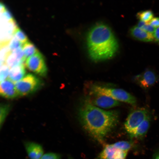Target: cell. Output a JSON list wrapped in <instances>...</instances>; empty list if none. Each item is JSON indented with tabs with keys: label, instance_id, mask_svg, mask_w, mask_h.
Wrapping results in <instances>:
<instances>
[{
	"label": "cell",
	"instance_id": "cb8c5ba5",
	"mask_svg": "<svg viewBox=\"0 0 159 159\" xmlns=\"http://www.w3.org/2000/svg\"><path fill=\"white\" fill-rule=\"evenodd\" d=\"M61 155L56 153H47L42 156L40 159H61Z\"/></svg>",
	"mask_w": 159,
	"mask_h": 159
},
{
	"label": "cell",
	"instance_id": "9a60e30c",
	"mask_svg": "<svg viewBox=\"0 0 159 159\" xmlns=\"http://www.w3.org/2000/svg\"><path fill=\"white\" fill-rule=\"evenodd\" d=\"M150 117L149 115L145 120L130 134L131 138H140L143 137L147 132L150 123Z\"/></svg>",
	"mask_w": 159,
	"mask_h": 159
},
{
	"label": "cell",
	"instance_id": "8992f818",
	"mask_svg": "<svg viewBox=\"0 0 159 159\" xmlns=\"http://www.w3.org/2000/svg\"><path fill=\"white\" fill-rule=\"evenodd\" d=\"M25 65L30 71L42 77L46 75L47 69L43 55L39 51L26 60Z\"/></svg>",
	"mask_w": 159,
	"mask_h": 159
},
{
	"label": "cell",
	"instance_id": "44dd1931",
	"mask_svg": "<svg viewBox=\"0 0 159 159\" xmlns=\"http://www.w3.org/2000/svg\"><path fill=\"white\" fill-rule=\"evenodd\" d=\"M14 35L22 44L29 41L27 36L18 27L15 31Z\"/></svg>",
	"mask_w": 159,
	"mask_h": 159
},
{
	"label": "cell",
	"instance_id": "30bf717a",
	"mask_svg": "<svg viewBox=\"0 0 159 159\" xmlns=\"http://www.w3.org/2000/svg\"><path fill=\"white\" fill-rule=\"evenodd\" d=\"M0 94L2 97L8 99H13L19 96L15 84L9 79L1 82Z\"/></svg>",
	"mask_w": 159,
	"mask_h": 159
},
{
	"label": "cell",
	"instance_id": "8fae6325",
	"mask_svg": "<svg viewBox=\"0 0 159 159\" xmlns=\"http://www.w3.org/2000/svg\"><path fill=\"white\" fill-rule=\"evenodd\" d=\"M24 146L30 159H40L44 155V151L40 144L32 141H25Z\"/></svg>",
	"mask_w": 159,
	"mask_h": 159
},
{
	"label": "cell",
	"instance_id": "ac0fdd59",
	"mask_svg": "<svg viewBox=\"0 0 159 159\" xmlns=\"http://www.w3.org/2000/svg\"><path fill=\"white\" fill-rule=\"evenodd\" d=\"M140 20L148 23L153 18V14L150 10H147L138 12L137 15Z\"/></svg>",
	"mask_w": 159,
	"mask_h": 159
},
{
	"label": "cell",
	"instance_id": "7a4b0ae2",
	"mask_svg": "<svg viewBox=\"0 0 159 159\" xmlns=\"http://www.w3.org/2000/svg\"><path fill=\"white\" fill-rule=\"evenodd\" d=\"M87 43L90 57L95 62L112 58L118 48L112 31L103 23L97 24L90 30L87 35Z\"/></svg>",
	"mask_w": 159,
	"mask_h": 159
},
{
	"label": "cell",
	"instance_id": "484cf974",
	"mask_svg": "<svg viewBox=\"0 0 159 159\" xmlns=\"http://www.w3.org/2000/svg\"><path fill=\"white\" fill-rule=\"evenodd\" d=\"M148 23L155 28L159 27V17L153 18Z\"/></svg>",
	"mask_w": 159,
	"mask_h": 159
},
{
	"label": "cell",
	"instance_id": "4316f807",
	"mask_svg": "<svg viewBox=\"0 0 159 159\" xmlns=\"http://www.w3.org/2000/svg\"><path fill=\"white\" fill-rule=\"evenodd\" d=\"M153 36L154 40L159 43V27L155 29Z\"/></svg>",
	"mask_w": 159,
	"mask_h": 159
},
{
	"label": "cell",
	"instance_id": "603a6c76",
	"mask_svg": "<svg viewBox=\"0 0 159 159\" xmlns=\"http://www.w3.org/2000/svg\"><path fill=\"white\" fill-rule=\"evenodd\" d=\"M0 66V80L1 82L7 79L9 76L10 68L5 63Z\"/></svg>",
	"mask_w": 159,
	"mask_h": 159
},
{
	"label": "cell",
	"instance_id": "4fadbf2b",
	"mask_svg": "<svg viewBox=\"0 0 159 159\" xmlns=\"http://www.w3.org/2000/svg\"><path fill=\"white\" fill-rule=\"evenodd\" d=\"M131 36L135 39L144 42L154 40L153 35L148 33L137 26L132 27L130 30Z\"/></svg>",
	"mask_w": 159,
	"mask_h": 159
},
{
	"label": "cell",
	"instance_id": "ba28073f",
	"mask_svg": "<svg viewBox=\"0 0 159 159\" xmlns=\"http://www.w3.org/2000/svg\"><path fill=\"white\" fill-rule=\"evenodd\" d=\"M158 77L153 71L148 70L135 76L133 80L142 88L146 90L155 84Z\"/></svg>",
	"mask_w": 159,
	"mask_h": 159
},
{
	"label": "cell",
	"instance_id": "9c48e42d",
	"mask_svg": "<svg viewBox=\"0 0 159 159\" xmlns=\"http://www.w3.org/2000/svg\"><path fill=\"white\" fill-rule=\"evenodd\" d=\"M127 152L115 148L112 144L107 145L99 153L97 159H125Z\"/></svg>",
	"mask_w": 159,
	"mask_h": 159
},
{
	"label": "cell",
	"instance_id": "7c38bea8",
	"mask_svg": "<svg viewBox=\"0 0 159 159\" xmlns=\"http://www.w3.org/2000/svg\"><path fill=\"white\" fill-rule=\"evenodd\" d=\"M2 41L4 44H7V42L11 39L15 31L18 27L14 19L8 21H2Z\"/></svg>",
	"mask_w": 159,
	"mask_h": 159
},
{
	"label": "cell",
	"instance_id": "d6986e66",
	"mask_svg": "<svg viewBox=\"0 0 159 159\" xmlns=\"http://www.w3.org/2000/svg\"><path fill=\"white\" fill-rule=\"evenodd\" d=\"M10 106L6 104H2L0 106V128L3 126L6 118L9 112Z\"/></svg>",
	"mask_w": 159,
	"mask_h": 159
},
{
	"label": "cell",
	"instance_id": "3957f363",
	"mask_svg": "<svg viewBox=\"0 0 159 159\" xmlns=\"http://www.w3.org/2000/svg\"><path fill=\"white\" fill-rule=\"evenodd\" d=\"M88 95H100L107 96L118 101L135 105L136 100L133 95L123 90L112 88L95 84H90L88 88Z\"/></svg>",
	"mask_w": 159,
	"mask_h": 159
},
{
	"label": "cell",
	"instance_id": "7402d4cb",
	"mask_svg": "<svg viewBox=\"0 0 159 159\" xmlns=\"http://www.w3.org/2000/svg\"><path fill=\"white\" fill-rule=\"evenodd\" d=\"M8 47L10 52H12L22 47V44L14 35L8 43Z\"/></svg>",
	"mask_w": 159,
	"mask_h": 159
},
{
	"label": "cell",
	"instance_id": "d4e9b609",
	"mask_svg": "<svg viewBox=\"0 0 159 159\" xmlns=\"http://www.w3.org/2000/svg\"><path fill=\"white\" fill-rule=\"evenodd\" d=\"M141 29L153 35L156 29L155 28L148 23H146Z\"/></svg>",
	"mask_w": 159,
	"mask_h": 159
},
{
	"label": "cell",
	"instance_id": "5b68a950",
	"mask_svg": "<svg viewBox=\"0 0 159 159\" xmlns=\"http://www.w3.org/2000/svg\"><path fill=\"white\" fill-rule=\"evenodd\" d=\"M149 115L145 108H139L132 110L124 123L125 130L130 135L145 120Z\"/></svg>",
	"mask_w": 159,
	"mask_h": 159
},
{
	"label": "cell",
	"instance_id": "ffe728a7",
	"mask_svg": "<svg viewBox=\"0 0 159 159\" xmlns=\"http://www.w3.org/2000/svg\"><path fill=\"white\" fill-rule=\"evenodd\" d=\"M112 145L117 149L127 152H128L132 147L131 143L127 141H118Z\"/></svg>",
	"mask_w": 159,
	"mask_h": 159
},
{
	"label": "cell",
	"instance_id": "e0dca14e",
	"mask_svg": "<svg viewBox=\"0 0 159 159\" xmlns=\"http://www.w3.org/2000/svg\"><path fill=\"white\" fill-rule=\"evenodd\" d=\"M24 62L19 59L12 52H9L6 57L5 63L10 68L21 63Z\"/></svg>",
	"mask_w": 159,
	"mask_h": 159
},
{
	"label": "cell",
	"instance_id": "52a82bcc",
	"mask_svg": "<svg viewBox=\"0 0 159 159\" xmlns=\"http://www.w3.org/2000/svg\"><path fill=\"white\" fill-rule=\"evenodd\" d=\"M86 100L95 106L104 108H109L120 105L118 101L103 95H88Z\"/></svg>",
	"mask_w": 159,
	"mask_h": 159
},
{
	"label": "cell",
	"instance_id": "2e32d148",
	"mask_svg": "<svg viewBox=\"0 0 159 159\" xmlns=\"http://www.w3.org/2000/svg\"><path fill=\"white\" fill-rule=\"evenodd\" d=\"M22 49L26 59L39 52L35 45L29 41L23 44Z\"/></svg>",
	"mask_w": 159,
	"mask_h": 159
},
{
	"label": "cell",
	"instance_id": "5bb4252c",
	"mask_svg": "<svg viewBox=\"0 0 159 159\" xmlns=\"http://www.w3.org/2000/svg\"><path fill=\"white\" fill-rule=\"evenodd\" d=\"M25 64L22 63L11 68L10 70L9 79L14 82H18L25 76Z\"/></svg>",
	"mask_w": 159,
	"mask_h": 159
},
{
	"label": "cell",
	"instance_id": "83f0119b",
	"mask_svg": "<svg viewBox=\"0 0 159 159\" xmlns=\"http://www.w3.org/2000/svg\"><path fill=\"white\" fill-rule=\"evenodd\" d=\"M152 159H159V152L155 154Z\"/></svg>",
	"mask_w": 159,
	"mask_h": 159
},
{
	"label": "cell",
	"instance_id": "277c9868",
	"mask_svg": "<svg viewBox=\"0 0 159 159\" xmlns=\"http://www.w3.org/2000/svg\"><path fill=\"white\" fill-rule=\"evenodd\" d=\"M42 84V81L37 76L28 74L15 84L19 96H24L35 92Z\"/></svg>",
	"mask_w": 159,
	"mask_h": 159
},
{
	"label": "cell",
	"instance_id": "6da1fadb",
	"mask_svg": "<svg viewBox=\"0 0 159 159\" xmlns=\"http://www.w3.org/2000/svg\"><path fill=\"white\" fill-rule=\"evenodd\" d=\"M78 116L82 127L90 136L102 144L107 135L117 125V111H106L93 105L85 99L81 104Z\"/></svg>",
	"mask_w": 159,
	"mask_h": 159
}]
</instances>
